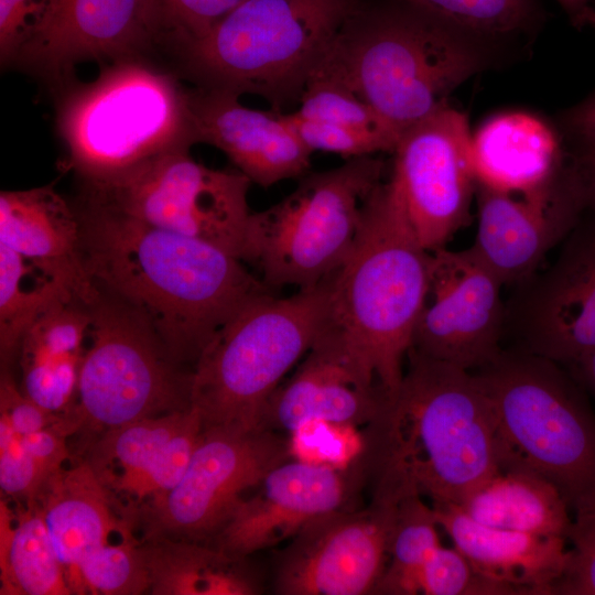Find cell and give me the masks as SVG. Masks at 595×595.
Returning a JSON list of instances; mask_svg holds the SVG:
<instances>
[{
  "label": "cell",
  "mask_w": 595,
  "mask_h": 595,
  "mask_svg": "<svg viewBox=\"0 0 595 595\" xmlns=\"http://www.w3.org/2000/svg\"><path fill=\"white\" fill-rule=\"evenodd\" d=\"M502 286L470 247L430 251L411 348L470 371L493 361L502 350L505 334Z\"/></svg>",
  "instance_id": "obj_14"
},
{
  "label": "cell",
  "mask_w": 595,
  "mask_h": 595,
  "mask_svg": "<svg viewBox=\"0 0 595 595\" xmlns=\"http://www.w3.org/2000/svg\"><path fill=\"white\" fill-rule=\"evenodd\" d=\"M348 476L344 468L288 459L269 470L252 495L244 496L207 543L248 558L290 541L313 520L344 508Z\"/></svg>",
  "instance_id": "obj_19"
},
{
  "label": "cell",
  "mask_w": 595,
  "mask_h": 595,
  "mask_svg": "<svg viewBox=\"0 0 595 595\" xmlns=\"http://www.w3.org/2000/svg\"><path fill=\"white\" fill-rule=\"evenodd\" d=\"M32 498L42 510L72 594L83 559L111 542L115 533L134 531L86 459L48 475Z\"/></svg>",
  "instance_id": "obj_24"
},
{
  "label": "cell",
  "mask_w": 595,
  "mask_h": 595,
  "mask_svg": "<svg viewBox=\"0 0 595 595\" xmlns=\"http://www.w3.org/2000/svg\"><path fill=\"white\" fill-rule=\"evenodd\" d=\"M158 46L156 0H56L12 64L63 91L83 62L144 60Z\"/></svg>",
  "instance_id": "obj_16"
},
{
  "label": "cell",
  "mask_w": 595,
  "mask_h": 595,
  "mask_svg": "<svg viewBox=\"0 0 595 595\" xmlns=\"http://www.w3.org/2000/svg\"><path fill=\"white\" fill-rule=\"evenodd\" d=\"M467 117L446 105L409 127L393 154L388 180L420 244L446 247L470 219L476 176Z\"/></svg>",
  "instance_id": "obj_13"
},
{
  "label": "cell",
  "mask_w": 595,
  "mask_h": 595,
  "mask_svg": "<svg viewBox=\"0 0 595 595\" xmlns=\"http://www.w3.org/2000/svg\"><path fill=\"white\" fill-rule=\"evenodd\" d=\"M57 126L69 165L85 182L196 143L187 89L144 60L111 63L91 83L71 86Z\"/></svg>",
  "instance_id": "obj_8"
},
{
  "label": "cell",
  "mask_w": 595,
  "mask_h": 595,
  "mask_svg": "<svg viewBox=\"0 0 595 595\" xmlns=\"http://www.w3.org/2000/svg\"><path fill=\"white\" fill-rule=\"evenodd\" d=\"M470 152L476 184L527 194L551 186L576 164L567 162L555 131L524 111L502 112L472 133Z\"/></svg>",
  "instance_id": "obj_23"
},
{
  "label": "cell",
  "mask_w": 595,
  "mask_h": 595,
  "mask_svg": "<svg viewBox=\"0 0 595 595\" xmlns=\"http://www.w3.org/2000/svg\"><path fill=\"white\" fill-rule=\"evenodd\" d=\"M405 361L366 425L361 476L372 479V500L419 495L458 505L501 466L489 397L474 371L412 348Z\"/></svg>",
  "instance_id": "obj_2"
},
{
  "label": "cell",
  "mask_w": 595,
  "mask_h": 595,
  "mask_svg": "<svg viewBox=\"0 0 595 595\" xmlns=\"http://www.w3.org/2000/svg\"><path fill=\"white\" fill-rule=\"evenodd\" d=\"M567 123L581 140L595 142V95L570 111Z\"/></svg>",
  "instance_id": "obj_46"
},
{
  "label": "cell",
  "mask_w": 595,
  "mask_h": 595,
  "mask_svg": "<svg viewBox=\"0 0 595 595\" xmlns=\"http://www.w3.org/2000/svg\"><path fill=\"white\" fill-rule=\"evenodd\" d=\"M47 476L26 452L8 416L0 412V487L15 500L32 498Z\"/></svg>",
  "instance_id": "obj_41"
},
{
  "label": "cell",
  "mask_w": 595,
  "mask_h": 595,
  "mask_svg": "<svg viewBox=\"0 0 595 595\" xmlns=\"http://www.w3.org/2000/svg\"><path fill=\"white\" fill-rule=\"evenodd\" d=\"M84 198L248 261L251 181L196 162L190 149L163 152L116 175L85 182Z\"/></svg>",
  "instance_id": "obj_11"
},
{
  "label": "cell",
  "mask_w": 595,
  "mask_h": 595,
  "mask_svg": "<svg viewBox=\"0 0 595 595\" xmlns=\"http://www.w3.org/2000/svg\"><path fill=\"white\" fill-rule=\"evenodd\" d=\"M291 457L290 439L274 431L203 430L181 480L136 512L140 540L209 541L244 493Z\"/></svg>",
  "instance_id": "obj_12"
},
{
  "label": "cell",
  "mask_w": 595,
  "mask_h": 595,
  "mask_svg": "<svg viewBox=\"0 0 595 595\" xmlns=\"http://www.w3.org/2000/svg\"><path fill=\"white\" fill-rule=\"evenodd\" d=\"M396 504L371 500L303 528L283 550L274 587L283 595L374 594L386 569Z\"/></svg>",
  "instance_id": "obj_17"
},
{
  "label": "cell",
  "mask_w": 595,
  "mask_h": 595,
  "mask_svg": "<svg viewBox=\"0 0 595 595\" xmlns=\"http://www.w3.org/2000/svg\"><path fill=\"white\" fill-rule=\"evenodd\" d=\"M478 227L470 248L504 285H521L583 217L586 198L578 167L527 194L476 184Z\"/></svg>",
  "instance_id": "obj_18"
},
{
  "label": "cell",
  "mask_w": 595,
  "mask_h": 595,
  "mask_svg": "<svg viewBox=\"0 0 595 595\" xmlns=\"http://www.w3.org/2000/svg\"><path fill=\"white\" fill-rule=\"evenodd\" d=\"M149 574L134 533L106 543L80 562L73 594L139 595L149 593Z\"/></svg>",
  "instance_id": "obj_33"
},
{
  "label": "cell",
  "mask_w": 595,
  "mask_h": 595,
  "mask_svg": "<svg viewBox=\"0 0 595 595\" xmlns=\"http://www.w3.org/2000/svg\"><path fill=\"white\" fill-rule=\"evenodd\" d=\"M100 295L91 279L24 257L0 245V353L7 363L29 327L53 306Z\"/></svg>",
  "instance_id": "obj_26"
},
{
  "label": "cell",
  "mask_w": 595,
  "mask_h": 595,
  "mask_svg": "<svg viewBox=\"0 0 595 595\" xmlns=\"http://www.w3.org/2000/svg\"><path fill=\"white\" fill-rule=\"evenodd\" d=\"M196 143L223 151L251 183L269 187L309 173L313 153L285 113L249 108L239 96L214 89H187Z\"/></svg>",
  "instance_id": "obj_21"
},
{
  "label": "cell",
  "mask_w": 595,
  "mask_h": 595,
  "mask_svg": "<svg viewBox=\"0 0 595 595\" xmlns=\"http://www.w3.org/2000/svg\"><path fill=\"white\" fill-rule=\"evenodd\" d=\"M56 0H0V60L12 64L24 43L51 13Z\"/></svg>",
  "instance_id": "obj_42"
},
{
  "label": "cell",
  "mask_w": 595,
  "mask_h": 595,
  "mask_svg": "<svg viewBox=\"0 0 595 595\" xmlns=\"http://www.w3.org/2000/svg\"><path fill=\"white\" fill-rule=\"evenodd\" d=\"M0 594H72L34 498L15 508L0 501Z\"/></svg>",
  "instance_id": "obj_30"
},
{
  "label": "cell",
  "mask_w": 595,
  "mask_h": 595,
  "mask_svg": "<svg viewBox=\"0 0 595 595\" xmlns=\"http://www.w3.org/2000/svg\"><path fill=\"white\" fill-rule=\"evenodd\" d=\"M382 394L377 381L326 324L296 371L270 397L261 429L290 436L310 421L367 425Z\"/></svg>",
  "instance_id": "obj_20"
},
{
  "label": "cell",
  "mask_w": 595,
  "mask_h": 595,
  "mask_svg": "<svg viewBox=\"0 0 595 595\" xmlns=\"http://www.w3.org/2000/svg\"><path fill=\"white\" fill-rule=\"evenodd\" d=\"M556 2L571 15V19L589 6L588 0H556Z\"/></svg>",
  "instance_id": "obj_49"
},
{
  "label": "cell",
  "mask_w": 595,
  "mask_h": 595,
  "mask_svg": "<svg viewBox=\"0 0 595 595\" xmlns=\"http://www.w3.org/2000/svg\"><path fill=\"white\" fill-rule=\"evenodd\" d=\"M89 310V344L76 399L66 413L75 433L87 426L99 435L192 407L193 369L172 357L139 314L101 291Z\"/></svg>",
  "instance_id": "obj_10"
},
{
  "label": "cell",
  "mask_w": 595,
  "mask_h": 595,
  "mask_svg": "<svg viewBox=\"0 0 595 595\" xmlns=\"http://www.w3.org/2000/svg\"><path fill=\"white\" fill-rule=\"evenodd\" d=\"M191 409L140 419L97 435L86 461L127 520L138 491Z\"/></svg>",
  "instance_id": "obj_29"
},
{
  "label": "cell",
  "mask_w": 595,
  "mask_h": 595,
  "mask_svg": "<svg viewBox=\"0 0 595 595\" xmlns=\"http://www.w3.org/2000/svg\"><path fill=\"white\" fill-rule=\"evenodd\" d=\"M300 116L374 133L398 144L402 131L351 90L334 80L312 77L299 101Z\"/></svg>",
  "instance_id": "obj_34"
},
{
  "label": "cell",
  "mask_w": 595,
  "mask_h": 595,
  "mask_svg": "<svg viewBox=\"0 0 595 595\" xmlns=\"http://www.w3.org/2000/svg\"><path fill=\"white\" fill-rule=\"evenodd\" d=\"M485 48L401 2L354 0L312 77L344 85L404 132L488 66Z\"/></svg>",
  "instance_id": "obj_3"
},
{
  "label": "cell",
  "mask_w": 595,
  "mask_h": 595,
  "mask_svg": "<svg viewBox=\"0 0 595 595\" xmlns=\"http://www.w3.org/2000/svg\"><path fill=\"white\" fill-rule=\"evenodd\" d=\"M80 242L78 212L53 185L0 193V245L90 279Z\"/></svg>",
  "instance_id": "obj_25"
},
{
  "label": "cell",
  "mask_w": 595,
  "mask_h": 595,
  "mask_svg": "<svg viewBox=\"0 0 595 595\" xmlns=\"http://www.w3.org/2000/svg\"><path fill=\"white\" fill-rule=\"evenodd\" d=\"M435 511L419 495L394 506L386 569L374 594H420L424 565L441 545Z\"/></svg>",
  "instance_id": "obj_31"
},
{
  "label": "cell",
  "mask_w": 595,
  "mask_h": 595,
  "mask_svg": "<svg viewBox=\"0 0 595 595\" xmlns=\"http://www.w3.org/2000/svg\"><path fill=\"white\" fill-rule=\"evenodd\" d=\"M83 356L21 363L23 393L48 412H68L76 399Z\"/></svg>",
  "instance_id": "obj_36"
},
{
  "label": "cell",
  "mask_w": 595,
  "mask_h": 595,
  "mask_svg": "<svg viewBox=\"0 0 595 595\" xmlns=\"http://www.w3.org/2000/svg\"><path fill=\"white\" fill-rule=\"evenodd\" d=\"M564 570L552 595H595V505L573 511Z\"/></svg>",
  "instance_id": "obj_39"
},
{
  "label": "cell",
  "mask_w": 595,
  "mask_h": 595,
  "mask_svg": "<svg viewBox=\"0 0 595 595\" xmlns=\"http://www.w3.org/2000/svg\"><path fill=\"white\" fill-rule=\"evenodd\" d=\"M572 22L580 28H591L595 30V7H585L580 13L572 18Z\"/></svg>",
  "instance_id": "obj_48"
},
{
  "label": "cell",
  "mask_w": 595,
  "mask_h": 595,
  "mask_svg": "<svg viewBox=\"0 0 595 595\" xmlns=\"http://www.w3.org/2000/svg\"><path fill=\"white\" fill-rule=\"evenodd\" d=\"M420 594L505 595L499 586L479 575L458 549L442 544L423 567Z\"/></svg>",
  "instance_id": "obj_37"
},
{
  "label": "cell",
  "mask_w": 595,
  "mask_h": 595,
  "mask_svg": "<svg viewBox=\"0 0 595 595\" xmlns=\"http://www.w3.org/2000/svg\"><path fill=\"white\" fill-rule=\"evenodd\" d=\"M0 412L8 416L14 431L21 436L63 419V414L48 412L29 399L7 372L1 375Z\"/></svg>",
  "instance_id": "obj_43"
},
{
  "label": "cell",
  "mask_w": 595,
  "mask_h": 595,
  "mask_svg": "<svg viewBox=\"0 0 595 595\" xmlns=\"http://www.w3.org/2000/svg\"><path fill=\"white\" fill-rule=\"evenodd\" d=\"M354 0H245L206 35L180 47L196 87L300 101Z\"/></svg>",
  "instance_id": "obj_6"
},
{
  "label": "cell",
  "mask_w": 595,
  "mask_h": 595,
  "mask_svg": "<svg viewBox=\"0 0 595 595\" xmlns=\"http://www.w3.org/2000/svg\"><path fill=\"white\" fill-rule=\"evenodd\" d=\"M383 170L375 155L348 159L305 174L283 199L253 213L248 262L259 268L263 284L302 290L332 277L354 246L363 203Z\"/></svg>",
  "instance_id": "obj_9"
},
{
  "label": "cell",
  "mask_w": 595,
  "mask_h": 595,
  "mask_svg": "<svg viewBox=\"0 0 595 595\" xmlns=\"http://www.w3.org/2000/svg\"><path fill=\"white\" fill-rule=\"evenodd\" d=\"M587 393L595 398V351L566 367Z\"/></svg>",
  "instance_id": "obj_47"
},
{
  "label": "cell",
  "mask_w": 595,
  "mask_h": 595,
  "mask_svg": "<svg viewBox=\"0 0 595 595\" xmlns=\"http://www.w3.org/2000/svg\"><path fill=\"white\" fill-rule=\"evenodd\" d=\"M487 44L533 26L537 0H394Z\"/></svg>",
  "instance_id": "obj_32"
},
{
  "label": "cell",
  "mask_w": 595,
  "mask_h": 595,
  "mask_svg": "<svg viewBox=\"0 0 595 595\" xmlns=\"http://www.w3.org/2000/svg\"><path fill=\"white\" fill-rule=\"evenodd\" d=\"M286 119L303 141L313 151H326L345 159L392 153L394 142L383 137L350 129L344 126L304 118L299 113H285Z\"/></svg>",
  "instance_id": "obj_38"
},
{
  "label": "cell",
  "mask_w": 595,
  "mask_h": 595,
  "mask_svg": "<svg viewBox=\"0 0 595 595\" xmlns=\"http://www.w3.org/2000/svg\"><path fill=\"white\" fill-rule=\"evenodd\" d=\"M582 218L554 262L506 306L505 331L519 349L564 367L595 351V215Z\"/></svg>",
  "instance_id": "obj_15"
},
{
  "label": "cell",
  "mask_w": 595,
  "mask_h": 595,
  "mask_svg": "<svg viewBox=\"0 0 595 595\" xmlns=\"http://www.w3.org/2000/svg\"><path fill=\"white\" fill-rule=\"evenodd\" d=\"M349 429L354 428L310 421L289 436L292 456L343 468L350 459H356L363 450V439L349 442V432H346Z\"/></svg>",
  "instance_id": "obj_40"
},
{
  "label": "cell",
  "mask_w": 595,
  "mask_h": 595,
  "mask_svg": "<svg viewBox=\"0 0 595 595\" xmlns=\"http://www.w3.org/2000/svg\"><path fill=\"white\" fill-rule=\"evenodd\" d=\"M456 506L482 524L523 533L567 539L572 523V510L560 490L520 467L499 469Z\"/></svg>",
  "instance_id": "obj_27"
},
{
  "label": "cell",
  "mask_w": 595,
  "mask_h": 595,
  "mask_svg": "<svg viewBox=\"0 0 595 595\" xmlns=\"http://www.w3.org/2000/svg\"><path fill=\"white\" fill-rule=\"evenodd\" d=\"M429 255L382 181L365 198L354 246L329 278L327 324L385 394L403 377L426 292Z\"/></svg>",
  "instance_id": "obj_4"
},
{
  "label": "cell",
  "mask_w": 595,
  "mask_h": 595,
  "mask_svg": "<svg viewBox=\"0 0 595 595\" xmlns=\"http://www.w3.org/2000/svg\"><path fill=\"white\" fill-rule=\"evenodd\" d=\"M141 541V540H140ZM141 549L154 595H253L258 573L247 558L202 541L148 540Z\"/></svg>",
  "instance_id": "obj_28"
},
{
  "label": "cell",
  "mask_w": 595,
  "mask_h": 595,
  "mask_svg": "<svg viewBox=\"0 0 595 595\" xmlns=\"http://www.w3.org/2000/svg\"><path fill=\"white\" fill-rule=\"evenodd\" d=\"M582 141V149L575 155L584 186L586 210L595 215V142Z\"/></svg>",
  "instance_id": "obj_45"
},
{
  "label": "cell",
  "mask_w": 595,
  "mask_h": 595,
  "mask_svg": "<svg viewBox=\"0 0 595 595\" xmlns=\"http://www.w3.org/2000/svg\"><path fill=\"white\" fill-rule=\"evenodd\" d=\"M245 0H156L164 47L175 53L206 35Z\"/></svg>",
  "instance_id": "obj_35"
},
{
  "label": "cell",
  "mask_w": 595,
  "mask_h": 595,
  "mask_svg": "<svg viewBox=\"0 0 595 595\" xmlns=\"http://www.w3.org/2000/svg\"><path fill=\"white\" fill-rule=\"evenodd\" d=\"M67 435L69 433L63 415L62 421L53 425L22 435L21 442L42 472L48 476L62 468L69 458Z\"/></svg>",
  "instance_id": "obj_44"
},
{
  "label": "cell",
  "mask_w": 595,
  "mask_h": 595,
  "mask_svg": "<svg viewBox=\"0 0 595 595\" xmlns=\"http://www.w3.org/2000/svg\"><path fill=\"white\" fill-rule=\"evenodd\" d=\"M563 367L518 349L501 350L474 372L491 403L500 469L542 476L573 512L595 505V411Z\"/></svg>",
  "instance_id": "obj_5"
},
{
  "label": "cell",
  "mask_w": 595,
  "mask_h": 595,
  "mask_svg": "<svg viewBox=\"0 0 595 595\" xmlns=\"http://www.w3.org/2000/svg\"><path fill=\"white\" fill-rule=\"evenodd\" d=\"M328 309L329 278L286 298L269 290L241 305L192 370L191 403L203 430L261 429L270 397L325 328Z\"/></svg>",
  "instance_id": "obj_7"
},
{
  "label": "cell",
  "mask_w": 595,
  "mask_h": 595,
  "mask_svg": "<svg viewBox=\"0 0 595 595\" xmlns=\"http://www.w3.org/2000/svg\"><path fill=\"white\" fill-rule=\"evenodd\" d=\"M80 251L95 285L139 314L172 357L194 367L216 331L248 300L269 291L244 261L83 199Z\"/></svg>",
  "instance_id": "obj_1"
},
{
  "label": "cell",
  "mask_w": 595,
  "mask_h": 595,
  "mask_svg": "<svg viewBox=\"0 0 595 595\" xmlns=\"http://www.w3.org/2000/svg\"><path fill=\"white\" fill-rule=\"evenodd\" d=\"M437 522L475 571L505 595H552L569 554L566 538L482 524L454 504H431Z\"/></svg>",
  "instance_id": "obj_22"
}]
</instances>
